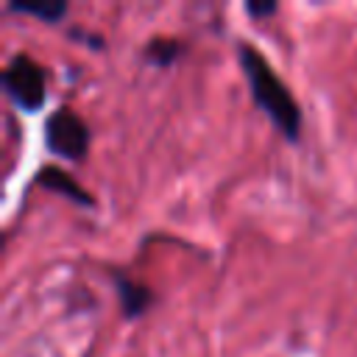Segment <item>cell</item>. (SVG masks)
Masks as SVG:
<instances>
[{
	"label": "cell",
	"mask_w": 357,
	"mask_h": 357,
	"mask_svg": "<svg viewBox=\"0 0 357 357\" xmlns=\"http://www.w3.org/2000/svg\"><path fill=\"white\" fill-rule=\"evenodd\" d=\"M237 59H240V67L248 78V86H251L257 106L273 120V126L287 139H296L298 128H301V109H298L296 98L290 95V89L284 86V81L273 73V67L265 61V56L248 42L237 45Z\"/></svg>",
	"instance_id": "obj_1"
},
{
	"label": "cell",
	"mask_w": 357,
	"mask_h": 357,
	"mask_svg": "<svg viewBox=\"0 0 357 357\" xmlns=\"http://www.w3.org/2000/svg\"><path fill=\"white\" fill-rule=\"evenodd\" d=\"M3 86L22 112H36L45 103V70L28 53H17L6 64Z\"/></svg>",
	"instance_id": "obj_2"
},
{
	"label": "cell",
	"mask_w": 357,
	"mask_h": 357,
	"mask_svg": "<svg viewBox=\"0 0 357 357\" xmlns=\"http://www.w3.org/2000/svg\"><path fill=\"white\" fill-rule=\"evenodd\" d=\"M45 139L53 153L67 159H81L89 145V128L73 109L59 106L45 123Z\"/></svg>",
	"instance_id": "obj_3"
},
{
	"label": "cell",
	"mask_w": 357,
	"mask_h": 357,
	"mask_svg": "<svg viewBox=\"0 0 357 357\" xmlns=\"http://www.w3.org/2000/svg\"><path fill=\"white\" fill-rule=\"evenodd\" d=\"M114 284L120 290V301H123V310L126 315H139L151 301H153V293L145 287V284H137L134 279L123 276V273H114Z\"/></svg>",
	"instance_id": "obj_4"
},
{
	"label": "cell",
	"mask_w": 357,
	"mask_h": 357,
	"mask_svg": "<svg viewBox=\"0 0 357 357\" xmlns=\"http://www.w3.org/2000/svg\"><path fill=\"white\" fill-rule=\"evenodd\" d=\"M39 181L47 187V190H56V192H61V195H70L73 201H78V204H92V195L84 190V187H78L64 170H59V167H45L42 173H39Z\"/></svg>",
	"instance_id": "obj_5"
},
{
	"label": "cell",
	"mask_w": 357,
	"mask_h": 357,
	"mask_svg": "<svg viewBox=\"0 0 357 357\" xmlns=\"http://www.w3.org/2000/svg\"><path fill=\"white\" fill-rule=\"evenodd\" d=\"M8 11H20V14L39 17L45 22H56V20L64 17L67 6L61 0H42V3H33V0H11L8 3Z\"/></svg>",
	"instance_id": "obj_6"
},
{
	"label": "cell",
	"mask_w": 357,
	"mask_h": 357,
	"mask_svg": "<svg viewBox=\"0 0 357 357\" xmlns=\"http://www.w3.org/2000/svg\"><path fill=\"white\" fill-rule=\"evenodd\" d=\"M178 50H181V45L176 39H151L145 47V56L156 64H170L178 56Z\"/></svg>",
	"instance_id": "obj_7"
},
{
	"label": "cell",
	"mask_w": 357,
	"mask_h": 357,
	"mask_svg": "<svg viewBox=\"0 0 357 357\" xmlns=\"http://www.w3.org/2000/svg\"><path fill=\"white\" fill-rule=\"evenodd\" d=\"M245 11H248L251 17H268V14L276 11V3H254V0H248V3H245Z\"/></svg>",
	"instance_id": "obj_8"
}]
</instances>
